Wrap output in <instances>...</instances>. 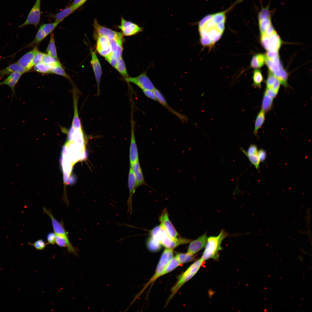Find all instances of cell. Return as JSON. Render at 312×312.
<instances>
[{"label":"cell","mask_w":312,"mask_h":312,"mask_svg":"<svg viewBox=\"0 0 312 312\" xmlns=\"http://www.w3.org/2000/svg\"><path fill=\"white\" fill-rule=\"evenodd\" d=\"M266 59L265 55L262 54H258L254 55L251 61V67L254 68L261 67L264 64Z\"/></svg>","instance_id":"cell-24"},{"label":"cell","mask_w":312,"mask_h":312,"mask_svg":"<svg viewBox=\"0 0 312 312\" xmlns=\"http://www.w3.org/2000/svg\"><path fill=\"white\" fill-rule=\"evenodd\" d=\"M207 237L206 233L190 243L187 253L192 255L198 252L204 248L206 245Z\"/></svg>","instance_id":"cell-12"},{"label":"cell","mask_w":312,"mask_h":312,"mask_svg":"<svg viewBox=\"0 0 312 312\" xmlns=\"http://www.w3.org/2000/svg\"><path fill=\"white\" fill-rule=\"evenodd\" d=\"M46 52L47 54L49 55L58 58L55 44L54 38L53 35V34H51L50 36V40Z\"/></svg>","instance_id":"cell-29"},{"label":"cell","mask_w":312,"mask_h":312,"mask_svg":"<svg viewBox=\"0 0 312 312\" xmlns=\"http://www.w3.org/2000/svg\"><path fill=\"white\" fill-rule=\"evenodd\" d=\"M228 235L227 232L222 229L217 236H210L207 239L205 248L200 259L203 261L210 259H218L219 251L222 250L221 244Z\"/></svg>","instance_id":"cell-2"},{"label":"cell","mask_w":312,"mask_h":312,"mask_svg":"<svg viewBox=\"0 0 312 312\" xmlns=\"http://www.w3.org/2000/svg\"><path fill=\"white\" fill-rule=\"evenodd\" d=\"M244 154L247 156L252 164L255 166L257 170H259L260 162L258 154L248 155L246 153Z\"/></svg>","instance_id":"cell-38"},{"label":"cell","mask_w":312,"mask_h":312,"mask_svg":"<svg viewBox=\"0 0 312 312\" xmlns=\"http://www.w3.org/2000/svg\"><path fill=\"white\" fill-rule=\"evenodd\" d=\"M37 50V47H35L32 50L23 55L17 62L21 66L29 70L31 69L33 59Z\"/></svg>","instance_id":"cell-19"},{"label":"cell","mask_w":312,"mask_h":312,"mask_svg":"<svg viewBox=\"0 0 312 312\" xmlns=\"http://www.w3.org/2000/svg\"><path fill=\"white\" fill-rule=\"evenodd\" d=\"M153 238L166 248L173 250L179 245L190 243L192 240L184 238H172L168 235L161 227L160 231Z\"/></svg>","instance_id":"cell-4"},{"label":"cell","mask_w":312,"mask_h":312,"mask_svg":"<svg viewBox=\"0 0 312 312\" xmlns=\"http://www.w3.org/2000/svg\"><path fill=\"white\" fill-rule=\"evenodd\" d=\"M79 7L75 5H71L62 10L54 16L55 22L61 23L67 16L71 14Z\"/></svg>","instance_id":"cell-22"},{"label":"cell","mask_w":312,"mask_h":312,"mask_svg":"<svg viewBox=\"0 0 312 312\" xmlns=\"http://www.w3.org/2000/svg\"><path fill=\"white\" fill-rule=\"evenodd\" d=\"M203 262L200 258L196 261L178 277L177 282L171 289V293L166 303L169 302L179 289L196 273Z\"/></svg>","instance_id":"cell-3"},{"label":"cell","mask_w":312,"mask_h":312,"mask_svg":"<svg viewBox=\"0 0 312 312\" xmlns=\"http://www.w3.org/2000/svg\"><path fill=\"white\" fill-rule=\"evenodd\" d=\"M180 265L179 262L175 257H173L166 265L163 272L162 276L173 271Z\"/></svg>","instance_id":"cell-31"},{"label":"cell","mask_w":312,"mask_h":312,"mask_svg":"<svg viewBox=\"0 0 312 312\" xmlns=\"http://www.w3.org/2000/svg\"><path fill=\"white\" fill-rule=\"evenodd\" d=\"M41 0H36L31 8L25 22L18 27L22 28L30 25L37 26L38 25L40 17Z\"/></svg>","instance_id":"cell-7"},{"label":"cell","mask_w":312,"mask_h":312,"mask_svg":"<svg viewBox=\"0 0 312 312\" xmlns=\"http://www.w3.org/2000/svg\"><path fill=\"white\" fill-rule=\"evenodd\" d=\"M124 78L129 77L124 62L122 57L119 58L114 67Z\"/></svg>","instance_id":"cell-28"},{"label":"cell","mask_w":312,"mask_h":312,"mask_svg":"<svg viewBox=\"0 0 312 312\" xmlns=\"http://www.w3.org/2000/svg\"><path fill=\"white\" fill-rule=\"evenodd\" d=\"M42 62L48 65L49 68L61 64L58 58L44 53H43V55Z\"/></svg>","instance_id":"cell-27"},{"label":"cell","mask_w":312,"mask_h":312,"mask_svg":"<svg viewBox=\"0 0 312 312\" xmlns=\"http://www.w3.org/2000/svg\"><path fill=\"white\" fill-rule=\"evenodd\" d=\"M253 85L255 88H260L261 83L263 81V78L261 71L258 69L254 70L252 77Z\"/></svg>","instance_id":"cell-30"},{"label":"cell","mask_w":312,"mask_h":312,"mask_svg":"<svg viewBox=\"0 0 312 312\" xmlns=\"http://www.w3.org/2000/svg\"><path fill=\"white\" fill-rule=\"evenodd\" d=\"M46 37V36L43 33L41 30L39 28L34 40L31 43L29 44L28 47H31L35 44H37L39 43Z\"/></svg>","instance_id":"cell-40"},{"label":"cell","mask_w":312,"mask_h":312,"mask_svg":"<svg viewBox=\"0 0 312 312\" xmlns=\"http://www.w3.org/2000/svg\"><path fill=\"white\" fill-rule=\"evenodd\" d=\"M147 246L150 251L153 252H157L160 249L161 247V244L152 237L147 241Z\"/></svg>","instance_id":"cell-34"},{"label":"cell","mask_w":312,"mask_h":312,"mask_svg":"<svg viewBox=\"0 0 312 312\" xmlns=\"http://www.w3.org/2000/svg\"><path fill=\"white\" fill-rule=\"evenodd\" d=\"M261 36V42L263 46L266 50H270V46L269 37L264 35Z\"/></svg>","instance_id":"cell-43"},{"label":"cell","mask_w":312,"mask_h":312,"mask_svg":"<svg viewBox=\"0 0 312 312\" xmlns=\"http://www.w3.org/2000/svg\"><path fill=\"white\" fill-rule=\"evenodd\" d=\"M238 1L223 11L206 15L199 22L200 41L203 46L211 48L221 38L225 29L226 13Z\"/></svg>","instance_id":"cell-1"},{"label":"cell","mask_w":312,"mask_h":312,"mask_svg":"<svg viewBox=\"0 0 312 312\" xmlns=\"http://www.w3.org/2000/svg\"><path fill=\"white\" fill-rule=\"evenodd\" d=\"M132 111L131 120V133L129 151L130 164L139 160L138 150L135 134V123L133 119V113L132 109Z\"/></svg>","instance_id":"cell-8"},{"label":"cell","mask_w":312,"mask_h":312,"mask_svg":"<svg viewBox=\"0 0 312 312\" xmlns=\"http://www.w3.org/2000/svg\"><path fill=\"white\" fill-rule=\"evenodd\" d=\"M277 79L272 73L270 71L266 81V88L271 89Z\"/></svg>","instance_id":"cell-41"},{"label":"cell","mask_w":312,"mask_h":312,"mask_svg":"<svg viewBox=\"0 0 312 312\" xmlns=\"http://www.w3.org/2000/svg\"><path fill=\"white\" fill-rule=\"evenodd\" d=\"M269 37L270 46V50L278 51L280 49L282 44V41L276 31Z\"/></svg>","instance_id":"cell-26"},{"label":"cell","mask_w":312,"mask_h":312,"mask_svg":"<svg viewBox=\"0 0 312 312\" xmlns=\"http://www.w3.org/2000/svg\"><path fill=\"white\" fill-rule=\"evenodd\" d=\"M56 235L54 232H50L48 233L47 236V244L54 245L55 244Z\"/></svg>","instance_id":"cell-47"},{"label":"cell","mask_w":312,"mask_h":312,"mask_svg":"<svg viewBox=\"0 0 312 312\" xmlns=\"http://www.w3.org/2000/svg\"><path fill=\"white\" fill-rule=\"evenodd\" d=\"M96 49L99 53L104 57L110 53L111 47L109 39L104 36H98Z\"/></svg>","instance_id":"cell-14"},{"label":"cell","mask_w":312,"mask_h":312,"mask_svg":"<svg viewBox=\"0 0 312 312\" xmlns=\"http://www.w3.org/2000/svg\"><path fill=\"white\" fill-rule=\"evenodd\" d=\"M187 253H179L177 254L175 257L178 260L180 264L190 262L194 261L195 258L194 256Z\"/></svg>","instance_id":"cell-32"},{"label":"cell","mask_w":312,"mask_h":312,"mask_svg":"<svg viewBox=\"0 0 312 312\" xmlns=\"http://www.w3.org/2000/svg\"><path fill=\"white\" fill-rule=\"evenodd\" d=\"M29 70L20 65L17 62L9 65L8 67L0 70V77L5 75H10L15 72L23 74Z\"/></svg>","instance_id":"cell-20"},{"label":"cell","mask_w":312,"mask_h":312,"mask_svg":"<svg viewBox=\"0 0 312 312\" xmlns=\"http://www.w3.org/2000/svg\"><path fill=\"white\" fill-rule=\"evenodd\" d=\"M50 70L51 73L59 75L67 78H69V77L66 73L61 64L50 68Z\"/></svg>","instance_id":"cell-37"},{"label":"cell","mask_w":312,"mask_h":312,"mask_svg":"<svg viewBox=\"0 0 312 312\" xmlns=\"http://www.w3.org/2000/svg\"><path fill=\"white\" fill-rule=\"evenodd\" d=\"M91 53V59L90 62L92 65L97 82L98 88L97 95H99V87L101 77L102 74V70L100 62L95 53L92 50Z\"/></svg>","instance_id":"cell-13"},{"label":"cell","mask_w":312,"mask_h":312,"mask_svg":"<svg viewBox=\"0 0 312 312\" xmlns=\"http://www.w3.org/2000/svg\"><path fill=\"white\" fill-rule=\"evenodd\" d=\"M144 94L148 98L158 102V100L153 91L150 90H142Z\"/></svg>","instance_id":"cell-48"},{"label":"cell","mask_w":312,"mask_h":312,"mask_svg":"<svg viewBox=\"0 0 312 312\" xmlns=\"http://www.w3.org/2000/svg\"><path fill=\"white\" fill-rule=\"evenodd\" d=\"M265 63L270 71L278 79L280 76L282 70L283 69L280 62L279 56L272 60H270L266 58Z\"/></svg>","instance_id":"cell-17"},{"label":"cell","mask_w":312,"mask_h":312,"mask_svg":"<svg viewBox=\"0 0 312 312\" xmlns=\"http://www.w3.org/2000/svg\"><path fill=\"white\" fill-rule=\"evenodd\" d=\"M153 91L158 100V102L172 113L177 116L183 122H185L187 121V118L185 116L178 113L169 106L164 97L159 90L155 88L153 90Z\"/></svg>","instance_id":"cell-16"},{"label":"cell","mask_w":312,"mask_h":312,"mask_svg":"<svg viewBox=\"0 0 312 312\" xmlns=\"http://www.w3.org/2000/svg\"><path fill=\"white\" fill-rule=\"evenodd\" d=\"M34 67V70L37 72L43 74L51 73L49 67L42 62L39 63Z\"/></svg>","instance_id":"cell-36"},{"label":"cell","mask_w":312,"mask_h":312,"mask_svg":"<svg viewBox=\"0 0 312 312\" xmlns=\"http://www.w3.org/2000/svg\"><path fill=\"white\" fill-rule=\"evenodd\" d=\"M136 183L135 174L131 168H130L128 179V187L129 190V195L127 201L128 211L129 212L130 215L132 213V197L136 189Z\"/></svg>","instance_id":"cell-15"},{"label":"cell","mask_w":312,"mask_h":312,"mask_svg":"<svg viewBox=\"0 0 312 312\" xmlns=\"http://www.w3.org/2000/svg\"><path fill=\"white\" fill-rule=\"evenodd\" d=\"M265 120V113L261 109L257 114L255 121L253 133L255 135L257 136L258 131L264 124Z\"/></svg>","instance_id":"cell-25"},{"label":"cell","mask_w":312,"mask_h":312,"mask_svg":"<svg viewBox=\"0 0 312 312\" xmlns=\"http://www.w3.org/2000/svg\"><path fill=\"white\" fill-rule=\"evenodd\" d=\"M274 99L270 95L264 92L261 105V109L265 113H267L272 108Z\"/></svg>","instance_id":"cell-23"},{"label":"cell","mask_w":312,"mask_h":312,"mask_svg":"<svg viewBox=\"0 0 312 312\" xmlns=\"http://www.w3.org/2000/svg\"><path fill=\"white\" fill-rule=\"evenodd\" d=\"M111 47V52L117 59L122 57L123 37L109 40Z\"/></svg>","instance_id":"cell-18"},{"label":"cell","mask_w":312,"mask_h":312,"mask_svg":"<svg viewBox=\"0 0 312 312\" xmlns=\"http://www.w3.org/2000/svg\"><path fill=\"white\" fill-rule=\"evenodd\" d=\"M133 172L135 178L136 189L142 185H146L150 187L145 181L141 168Z\"/></svg>","instance_id":"cell-35"},{"label":"cell","mask_w":312,"mask_h":312,"mask_svg":"<svg viewBox=\"0 0 312 312\" xmlns=\"http://www.w3.org/2000/svg\"><path fill=\"white\" fill-rule=\"evenodd\" d=\"M60 23L55 22L52 23L43 24L40 27V28L47 36L51 33Z\"/></svg>","instance_id":"cell-33"},{"label":"cell","mask_w":312,"mask_h":312,"mask_svg":"<svg viewBox=\"0 0 312 312\" xmlns=\"http://www.w3.org/2000/svg\"><path fill=\"white\" fill-rule=\"evenodd\" d=\"M93 26L98 36H105L109 40L123 37L122 33L115 31L101 26L96 19L94 20Z\"/></svg>","instance_id":"cell-11"},{"label":"cell","mask_w":312,"mask_h":312,"mask_svg":"<svg viewBox=\"0 0 312 312\" xmlns=\"http://www.w3.org/2000/svg\"><path fill=\"white\" fill-rule=\"evenodd\" d=\"M146 72H143L138 76L135 77H129L125 79L128 82L133 83L142 90H153L155 88L153 83L147 76Z\"/></svg>","instance_id":"cell-6"},{"label":"cell","mask_w":312,"mask_h":312,"mask_svg":"<svg viewBox=\"0 0 312 312\" xmlns=\"http://www.w3.org/2000/svg\"><path fill=\"white\" fill-rule=\"evenodd\" d=\"M257 154L260 162L264 161L266 159L267 156V153L266 151L263 149H260L258 151Z\"/></svg>","instance_id":"cell-49"},{"label":"cell","mask_w":312,"mask_h":312,"mask_svg":"<svg viewBox=\"0 0 312 312\" xmlns=\"http://www.w3.org/2000/svg\"><path fill=\"white\" fill-rule=\"evenodd\" d=\"M43 54L37 50L33 59L31 66V69L36 64L42 62Z\"/></svg>","instance_id":"cell-42"},{"label":"cell","mask_w":312,"mask_h":312,"mask_svg":"<svg viewBox=\"0 0 312 312\" xmlns=\"http://www.w3.org/2000/svg\"><path fill=\"white\" fill-rule=\"evenodd\" d=\"M27 244L34 247L36 250H43L47 245L42 239H39L32 243L28 242Z\"/></svg>","instance_id":"cell-39"},{"label":"cell","mask_w":312,"mask_h":312,"mask_svg":"<svg viewBox=\"0 0 312 312\" xmlns=\"http://www.w3.org/2000/svg\"><path fill=\"white\" fill-rule=\"evenodd\" d=\"M87 0H74L71 5H75L79 7L82 5Z\"/></svg>","instance_id":"cell-50"},{"label":"cell","mask_w":312,"mask_h":312,"mask_svg":"<svg viewBox=\"0 0 312 312\" xmlns=\"http://www.w3.org/2000/svg\"><path fill=\"white\" fill-rule=\"evenodd\" d=\"M240 149L244 153H246L248 155L258 154V150L257 146L256 145L254 144H250L247 151L242 148H240Z\"/></svg>","instance_id":"cell-44"},{"label":"cell","mask_w":312,"mask_h":312,"mask_svg":"<svg viewBox=\"0 0 312 312\" xmlns=\"http://www.w3.org/2000/svg\"><path fill=\"white\" fill-rule=\"evenodd\" d=\"M118 28L122 31L123 35L129 36L137 34L142 31L143 28L131 22L127 21L122 17L121 24Z\"/></svg>","instance_id":"cell-9"},{"label":"cell","mask_w":312,"mask_h":312,"mask_svg":"<svg viewBox=\"0 0 312 312\" xmlns=\"http://www.w3.org/2000/svg\"><path fill=\"white\" fill-rule=\"evenodd\" d=\"M173 249L166 248L161 257L155 273L150 280L145 284L142 292H143L150 284L157 279L162 276L164 270L167 264L173 257Z\"/></svg>","instance_id":"cell-5"},{"label":"cell","mask_w":312,"mask_h":312,"mask_svg":"<svg viewBox=\"0 0 312 312\" xmlns=\"http://www.w3.org/2000/svg\"><path fill=\"white\" fill-rule=\"evenodd\" d=\"M105 57L106 60L114 67H115L118 59L116 58L112 52Z\"/></svg>","instance_id":"cell-45"},{"label":"cell","mask_w":312,"mask_h":312,"mask_svg":"<svg viewBox=\"0 0 312 312\" xmlns=\"http://www.w3.org/2000/svg\"><path fill=\"white\" fill-rule=\"evenodd\" d=\"M23 74L17 72L10 74L2 81L0 82V86L5 85L8 86L11 89L12 94H15V86Z\"/></svg>","instance_id":"cell-21"},{"label":"cell","mask_w":312,"mask_h":312,"mask_svg":"<svg viewBox=\"0 0 312 312\" xmlns=\"http://www.w3.org/2000/svg\"><path fill=\"white\" fill-rule=\"evenodd\" d=\"M265 56L267 59L272 60L279 56L278 51L272 50L268 51Z\"/></svg>","instance_id":"cell-46"},{"label":"cell","mask_w":312,"mask_h":312,"mask_svg":"<svg viewBox=\"0 0 312 312\" xmlns=\"http://www.w3.org/2000/svg\"><path fill=\"white\" fill-rule=\"evenodd\" d=\"M159 220L160 226L168 235L173 238H177L178 233L170 221L166 209L163 211L160 216Z\"/></svg>","instance_id":"cell-10"}]
</instances>
